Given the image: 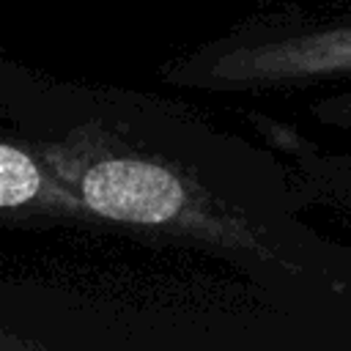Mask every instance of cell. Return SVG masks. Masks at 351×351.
Instances as JSON below:
<instances>
[{"label": "cell", "instance_id": "6da1fadb", "mask_svg": "<svg viewBox=\"0 0 351 351\" xmlns=\"http://www.w3.org/2000/svg\"><path fill=\"white\" fill-rule=\"evenodd\" d=\"M41 159L93 219L233 266L285 307H351V247L321 236L293 170L197 112L140 90H85Z\"/></svg>", "mask_w": 351, "mask_h": 351}, {"label": "cell", "instance_id": "7a4b0ae2", "mask_svg": "<svg viewBox=\"0 0 351 351\" xmlns=\"http://www.w3.org/2000/svg\"><path fill=\"white\" fill-rule=\"evenodd\" d=\"M162 80L203 93H293L351 82V8H277L176 55Z\"/></svg>", "mask_w": 351, "mask_h": 351}, {"label": "cell", "instance_id": "3957f363", "mask_svg": "<svg viewBox=\"0 0 351 351\" xmlns=\"http://www.w3.org/2000/svg\"><path fill=\"white\" fill-rule=\"evenodd\" d=\"M252 123L266 129V134L274 140L277 148H285L293 159V176L304 195L307 206H329L335 211L351 214V154H335L315 145H307L302 140H293L291 129L250 115Z\"/></svg>", "mask_w": 351, "mask_h": 351}, {"label": "cell", "instance_id": "277c9868", "mask_svg": "<svg viewBox=\"0 0 351 351\" xmlns=\"http://www.w3.org/2000/svg\"><path fill=\"white\" fill-rule=\"evenodd\" d=\"M307 112L321 126L351 132V85L348 88H340V90H332V93L315 96L307 104Z\"/></svg>", "mask_w": 351, "mask_h": 351}, {"label": "cell", "instance_id": "5b68a950", "mask_svg": "<svg viewBox=\"0 0 351 351\" xmlns=\"http://www.w3.org/2000/svg\"><path fill=\"white\" fill-rule=\"evenodd\" d=\"M5 346H22V343H16L14 337H5V335H0V348H5Z\"/></svg>", "mask_w": 351, "mask_h": 351}]
</instances>
